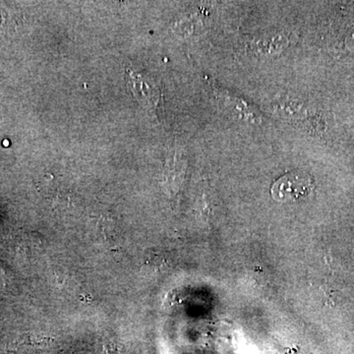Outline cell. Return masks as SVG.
I'll return each instance as SVG.
<instances>
[{
	"instance_id": "1",
	"label": "cell",
	"mask_w": 354,
	"mask_h": 354,
	"mask_svg": "<svg viewBox=\"0 0 354 354\" xmlns=\"http://www.w3.org/2000/svg\"><path fill=\"white\" fill-rule=\"evenodd\" d=\"M313 181L306 172L295 171L281 176L271 188L272 197L281 203L295 202L308 196Z\"/></svg>"
},
{
	"instance_id": "2",
	"label": "cell",
	"mask_w": 354,
	"mask_h": 354,
	"mask_svg": "<svg viewBox=\"0 0 354 354\" xmlns=\"http://www.w3.org/2000/svg\"><path fill=\"white\" fill-rule=\"evenodd\" d=\"M128 87L131 91L133 97L142 106L147 109H156L160 104V88L157 84L151 82L148 78L135 72L127 70Z\"/></svg>"
},
{
	"instance_id": "3",
	"label": "cell",
	"mask_w": 354,
	"mask_h": 354,
	"mask_svg": "<svg viewBox=\"0 0 354 354\" xmlns=\"http://www.w3.org/2000/svg\"><path fill=\"white\" fill-rule=\"evenodd\" d=\"M218 97L223 106L227 109L228 113L234 115L239 120H244L248 123L261 122V116L257 111L248 106L245 102L242 101L241 99L221 90L218 92Z\"/></svg>"
}]
</instances>
